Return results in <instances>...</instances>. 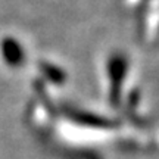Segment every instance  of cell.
<instances>
[{
	"instance_id": "277c9868",
	"label": "cell",
	"mask_w": 159,
	"mask_h": 159,
	"mask_svg": "<svg viewBox=\"0 0 159 159\" xmlns=\"http://www.w3.org/2000/svg\"><path fill=\"white\" fill-rule=\"evenodd\" d=\"M39 69L40 72L44 75V78H47L53 84H62L66 80V74L59 66H56V65H53L50 62H46V61L39 62Z\"/></svg>"
},
{
	"instance_id": "7a4b0ae2",
	"label": "cell",
	"mask_w": 159,
	"mask_h": 159,
	"mask_svg": "<svg viewBox=\"0 0 159 159\" xmlns=\"http://www.w3.org/2000/svg\"><path fill=\"white\" fill-rule=\"evenodd\" d=\"M0 49H2V56L5 59V62H7L11 66H19L24 62V57H25L24 49L15 39L12 37L3 39Z\"/></svg>"
},
{
	"instance_id": "6da1fadb",
	"label": "cell",
	"mask_w": 159,
	"mask_h": 159,
	"mask_svg": "<svg viewBox=\"0 0 159 159\" xmlns=\"http://www.w3.org/2000/svg\"><path fill=\"white\" fill-rule=\"evenodd\" d=\"M128 63L127 59L122 55H114L108 61V75L111 81V89H109V102L114 106H118L121 102V87L127 75Z\"/></svg>"
},
{
	"instance_id": "5b68a950",
	"label": "cell",
	"mask_w": 159,
	"mask_h": 159,
	"mask_svg": "<svg viewBox=\"0 0 159 159\" xmlns=\"http://www.w3.org/2000/svg\"><path fill=\"white\" fill-rule=\"evenodd\" d=\"M137 21H139V30H140V33H143L144 27H146V5L144 3L137 11Z\"/></svg>"
},
{
	"instance_id": "3957f363",
	"label": "cell",
	"mask_w": 159,
	"mask_h": 159,
	"mask_svg": "<svg viewBox=\"0 0 159 159\" xmlns=\"http://www.w3.org/2000/svg\"><path fill=\"white\" fill-rule=\"evenodd\" d=\"M66 114L74 119L78 121L84 125H91V127H99V128H111L115 127L114 121H109V119L103 118V116H97V115L89 114V112H83V111H77V109H65Z\"/></svg>"
}]
</instances>
